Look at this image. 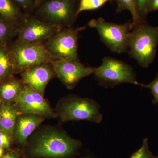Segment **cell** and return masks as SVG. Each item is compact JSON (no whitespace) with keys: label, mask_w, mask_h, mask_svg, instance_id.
I'll list each match as a JSON object with an SVG mask.
<instances>
[{"label":"cell","mask_w":158,"mask_h":158,"mask_svg":"<svg viewBox=\"0 0 158 158\" xmlns=\"http://www.w3.org/2000/svg\"><path fill=\"white\" fill-rule=\"evenodd\" d=\"M52 64L57 77L69 89H73L82 79L94 72V67L85 66L80 60H56Z\"/></svg>","instance_id":"8fae6325"},{"label":"cell","mask_w":158,"mask_h":158,"mask_svg":"<svg viewBox=\"0 0 158 158\" xmlns=\"http://www.w3.org/2000/svg\"><path fill=\"white\" fill-rule=\"evenodd\" d=\"M158 45V27L142 23L130 33L128 51L139 65L147 68L155 58Z\"/></svg>","instance_id":"7a4b0ae2"},{"label":"cell","mask_w":158,"mask_h":158,"mask_svg":"<svg viewBox=\"0 0 158 158\" xmlns=\"http://www.w3.org/2000/svg\"><path fill=\"white\" fill-rule=\"evenodd\" d=\"M17 26L0 15V43H10L17 35Z\"/></svg>","instance_id":"ac0fdd59"},{"label":"cell","mask_w":158,"mask_h":158,"mask_svg":"<svg viewBox=\"0 0 158 158\" xmlns=\"http://www.w3.org/2000/svg\"><path fill=\"white\" fill-rule=\"evenodd\" d=\"M140 86L150 89L153 97L152 100L153 104L158 105V73L156 76L155 79L149 84H141Z\"/></svg>","instance_id":"7402d4cb"},{"label":"cell","mask_w":158,"mask_h":158,"mask_svg":"<svg viewBox=\"0 0 158 158\" xmlns=\"http://www.w3.org/2000/svg\"><path fill=\"white\" fill-rule=\"evenodd\" d=\"M13 105L19 114H36L45 118L57 117L56 113L51 108L44 96L27 84L24 85Z\"/></svg>","instance_id":"30bf717a"},{"label":"cell","mask_w":158,"mask_h":158,"mask_svg":"<svg viewBox=\"0 0 158 158\" xmlns=\"http://www.w3.org/2000/svg\"><path fill=\"white\" fill-rule=\"evenodd\" d=\"M86 28H63L50 37L45 44L51 56L56 60H79L77 54L79 33Z\"/></svg>","instance_id":"ba28073f"},{"label":"cell","mask_w":158,"mask_h":158,"mask_svg":"<svg viewBox=\"0 0 158 158\" xmlns=\"http://www.w3.org/2000/svg\"><path fill=\"white\" fill-rule=\"evenodd\" d=\"M9 46L14 61L15 74L56 60L43 43L30 44L16 40L9 43Z\"/></svg>","instance_id":"5b68a950"},{"label":"cell","mask_w":158,"mask_h":158,"mask_svg":"<svg viewBox=\"0 0 158 158\" xmlns=\"http://www.w3.org/2000/svg\"><path fill=\"white\" fill-rule=\"evenodd\" d=\"M112 0H80L77 15L86 11H93L100 9L108 2Z\"/></svg>","instance_id":"ffe728a7"},{"label":"cell","mask_w":158,"mask_h":158,"mask_svg":"<svg viewBox=\"0 0 158 158\" xmlns=\"http://www.w3.org/2000/svg\"><path fill=\"white\" fill-rule=\"evenodd\" d=\"M88 26L95 29L102 41L112 52L120 54L127 52L132 22L118 24L106 21L103 18L91 19Z\"/></svg>","instance_id":"52a82bcc"},{"label":"cell","mask_w":158,"mask_h":158,"mask_svg":"<svg viewBox=\"0 0 158 158\" xmlns=\"http://www.w3.org/2000/svg\"><path fill=\"white\" fill-rule=\"evenodd\" d=\"M46 1H47V0H34L35 9H36L37 7H38V6H39L40 4H42L43 2Z\"/></svg>","instance_id":"83f0119b"},{"label":"cell","mask_w":158,"mask_h":158,"mask_svg":"<svg viewBox=\"0 0 158 158\" xmlns=\"http://www.w3.org/2000/svg\"><path fill=\"white\" fill-rule=\"evenodd\" d=\"M45 119L43 117L36 114H19L12 136L14 144L17 148L23 149L29 137Z\"/></svg>","instance_id":"4fadbf2b"},{"label":"cell","mask_w":158,"mask_h":158,"mask_svg":"<svg viewBox=\"0 0 158 158\" xmlns=\"http://www.w3.org/2000/svg\"><path fill=\"white\" fill-rule=\"evenodd\" d=\"M94 74L98 85L105 88H113L123 83L140 86L132 67L121 60L105 57L101 65L94 67Z\"/></svg>","instance_id":"277c9868"},{"label":"cell","mask_w":158,"mask_h":158,"mask_svg":"<svg viewBox=\"0 0 158 158\" xmlns=\"http://www.w3.org/2000/svg\"><path fill=\"white\" fill-rule=\"evenodd\" d=\"M15 74L14 61L9 44L0 43V82Z\"/></svg>","instance_id":"2e32d148"},{"label":"cell","mask_w":158,"mask_h":158,"mask_svg":"<svg viewBox=\"0 0 158 158\" xmlns=\"http://www.w3.org/2000/svg\"><path fill=\"white\" fill-rule=\"evenodd\" d=\"M131 158H157V156H154L150 150L148 139L145 138L141 147L133 154Z\"/></svg>","instance_id":"44dd1931"},{"label":"cell","mask_w":158,"mask_h":158,"mask_svg":"<svg viewBox=\"0 0 158 158\" xmlns=\"http://www.w3.org/2000/svg\"><path fill=\"white\" fill-rule=\"evenodd\" d=\"M117 3L116 12H120L127 10L131 12L132 16V24L134 27L142 23H146L145 20L139 17L136 11L135 0H115Z\"/></svg>","instance_id":"d6986e66"},{"label":"cell","mask_w":158,"mask_h":158,"mask_svg":"<svg viewBox=\"0 0 158 158\" xmlns=\"http://www.w3.org/2000/svg\"><path fill=\"white\" fill-rule=\"evenodd\" d=\"M19 114L13 104L6 105L0 103V130L12 137Z\"/></svg>","instance_id":"9a60e30c"},{"label":"cell","mask_w":158,"mask_h":158,"mask_svg":"<svg viewBox=\"0 0 158 158\" xmlns=\"http://www.w3.org/2000/svg\"><path fill=\"white\" fill-rule=\"evenodd\" d=\"M19 7L26 12L30 14L35 9L34 0H12Z\"/></svg>","instance_id":"cb8c5ba5"},{"label":"cell","mask_w":158,"mask_h":158,"mask_svg":"<svg viewBox=\"0 0 158 158\" xmlns=\"http://www.w3.org/2000/svg\"><path fill=\"white\" fill-rule=\"evenodd\" d=\"M157 158H158V156H157Z\"/></svg>","instance_id":"f546056e"},{"label":"cell","mask_w":158,"mask_h":158,"mask_svg":"<svg viewBox=\"0 0 158 158\" xmlns=\"http://www.w3.org/2000/svg\"><path fill=\"white\" fill-rule=\"evenodd\" d=\"M158 10V0H150L148 12H150Z\"/></svg>","instance_id":"4316f807"},{"label":"cell","mask_w":158,"mask_h":158,"mask_svg":"<svg viewBox=\"0 0 158 158\" xmlns=\"http://www.w3.org/2000/svg\"><path fill=\"white\" fill-rule=\"evenodd\" d=\"M14 144L12 137L6 132L0 130V147L8 149L13 147Z\"/></svg>","instance_id":"d4e9b609"},{"label":"cell","mask_w":158,"mask_h":158,"mask_svg":"<svg viewBox=\"0 0 158 158\" xmlns=\"http://www.w3.org/2000/svg\"><path fill=\"white\" fill-rule=\"evenodd\" d=\"M24 84L12 76L0 82V103L6 105L15 102Z\"/></svg>","instance_id":"5bb4252c"},{"label":"cell","mask_w":158,"mask_h":158,"mask_svg":"<svg viewBox=\"0 0 158 158\" xmlns=\"http://www.w3.org/2000/svg\"><path fill=\"white\" fill-rule=\"evenodd\" d=\"M6 149L0 147V158H2L6 152Z\"/></svg>","instance_id":"f1b7e54d"},{"label":"cell","mask_w":158,"mask_h":158,"mask_svg":"<svg viewBox=\"0 0 158 158\" xmlns=\"http://www.w3.org/2000/svg\"><path fill=\"white\" fill-rule=\"evenodd\" d=\"M19 74L24 84L30 85L43 96L49 82L56 77L52 62L36 65Z\"/></svg>","instance_id":"7c38bea8"},{"label":"cell","mask_w":158,"mask_h":158,"mask_svg":"<svg viewBox=\"0 0 158 158\" xmlns=\"http://www.w3.org/2000/svg\"><path fill=\"white\" fill-rule=\"evenodd\" d=\"M62 28L26 14L18 26L16 40L27 43H43Z\"/></svg>","instance_id":"9c48e42d"},{"label":"cell","mask_w":158,"mask_h":158,"mask_svg":"<svg viewBox=\"0 0 158 158\" xmlns=\"http://www.w3.org/2000/svg\"><path fill=\"white\" fill-rule=\"evenodd\" d=\"M2 158H26L23 149L19 148H11L6 149Z\"/></svg>","instance_id":"484cf974"},{"label":"cell","mask_w":158,"mask_h":158,"mask_svg":"<svg viewBox=\"0 0 158 158\" xmlns=\"http://www.w3.org/2000/svg\"><path fill=\"white\" fill-rule=\"evenodd\" d=\"M56 109L57 117L62 123L85 120L99 123L102 119L100 106L96 101L75 94H69L61 99Z\"/></svg>","instance_id":"3957f363"},{"label":"cell","mask_w":158,"mask_h":158,"mask_svg":"<svg viewBox=\"0 0 158 158\" xmlns=\"http://www.w3.org/2000/svg\"><path fill=\"white\" fill-rule=\"evenodd\" d=\"M80 0H47L36 8V17L62 28L71 27L77 19Z\"/></svg>","instance_id":"8992f818"},{"label":"cell","mask_w":158,"mask_h":158,"mask_svg":"<svg viewBox=\"0 0 158 158\" xmlns=\"http://www.w3.org/2000/svg\"><path fill=\"white\" fill-rule=\"evenodd\" d=\"M150 0H135L136 11L139 17L145 20Z\"/></svg>","instance_id":"603a6c76"},{"label":"cell","mask_w":158,"mask_h":158,"mask_svg":"<svg viewBox=\"0 0 158 158\" xmlns=\"http://www.w3.org/2000/svg\"><path fill=\"white\" fill-rule=\"evenodd\" d=\"M82 145L65 131L48 126L28 139L22 149L26 158H75Z\"/></svg>","instance_id":"6da1fadb"},{"label":"cell","mask_w":158,"mask_h":158,"mask_svg":"<svg viewBox=\"0 0 158 158\" xmlns=\"http://www.w3.org/2000/svg\"><path fill=\"white\" fill-rule=\"evenodd\" d=\"M26 14L12 0H0V15L18 27Z\"/></svg>","instance_id":"e0dca14e"}]
</instances>
